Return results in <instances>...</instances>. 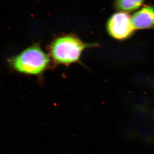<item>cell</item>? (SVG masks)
Listing matches in <instances>:
<instances>
[{
    "instance_id": "obj_2",
    "label": "cell",
    "mask_w": 154,
    "mask_h": 154,
    "mask_svg": "<svg viewBox=\"0 0 154 154\" xmlns=\"http://www.w3.org/2000/svg\"><path fill=\"white\" fill-rule=\"evenodd\" d=\"M49 57L38 45L30 46L11 60L17 71L29 75H38L47 68Z\"/></svg>"
},
{
    "instance_id": "obj_3",
    "label": "cell",
    "mask_w": 154,
    "mask_h": 154,
    "mask_svg": "<svg viewBox=\"0 0 154 154\" xmlns=\"http://www.w3.org/2000/svg\"><path fill=\"white\" fill-rule=\"evenodd\" d=\"M107 29L110 36L119 40L129 38L135 30L131 17L123 12L116 13L110 17L107 22Z\"/></svg>"
},
{
    "instance_id": "obj_4",
    "label": "cell",
    "mask_w": 154,
    "mask_h": 154,
    "mask_svg": "<svg viewBox=\"0 0 154 154\" xmlns=\"http://www.w3.org/2000/svg\"><path fill=\"white\" fill-rule=\"evenodd\" d=\"M131 22L135 30L154 28V7L146 6L138 11L131 17Z\"/></svg>"
},
{
    "instance_id": "obj_6",
    "label": "cell",
    "mask_w": 154,
    "mask_h": 154,
    "mask_svg": "<svg viewBox=\"0 0 154 154\" xmlns=\"http://www.w3.org/2000/svg\"><path fill=\"white\" fill-rule=\"evenodd\" d=\"M119 131L122 135L128 139L132 138L135 134L134 125L130 121L128 120L122 123Z\"/></svg>"
},
{
    "instance_id": "obj_5",
    "label": "cell",
    "mask_w": 154,
    "mask_h": 154,
    "mask_svg": "<svg viewBox=\"0 0 154 154\" xmlns=\"http://www.w3.org/2000/svg\"><path fill=\"white\" fill-rule=\"evenodd\" d=\"M143 2V1H117L116 2L115 6L119 11L131 12L139 8Z\"/></svg>"
},
{
    "instance_id": "obj_1",
    "label": "cell",
    "mask_w": 154,
    "mask_h": 154,
    "mask_svg": "<svg viewBox=\"0 0 154 154\" xmlns=\"http://www.w3.org/2000/svg\"><path fill=\"white\" fill-rule=\"evenodd\" d=\"M89 45L73 35L56 38L50 47L51 56L57 63L69 65L78 61L84 50Z\"/></svg>"
}]
</instances>
